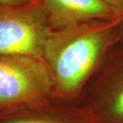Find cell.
<instances>
[{
  "label": "cell",
  "mask_w": 123,
  "mask_h": 123,
  "mask_svg": "<svg viewBox=\"0 0 123 123\" xmlns=\"http://www.w3.org/2000/svg\"><path fill=\"white\" fill-rule=\"evenodd\" d=\"M105 44L104 32L91 27L52 31L44 47L45 62L59 87L75 91L95 65Z\"/></svg>",
  "instance_id": "1"
},
{
  "label": "cell",
  "mask_w": 123,
  "mask_h": 123,
  "mask_svg": "<svg viewBox=\"0 0 123 123\" xmlns=\"http://www.w3.org/2000/svg\"><path fill=\"white\" fill-rule=\"evenodd\" d=\"M47 16L37 5L0 7V55L42 58L52 33Z\"/></svg>",
  "instance_id": "2"
},
{
  "label": "cell",
  "mask_w": 123,
  "mask_h": 123,
  "mask_svg": "<svg viewBox=\"0 0 123 123\" xmlns=\"http://www.w3.org/2000/svg\"><path fill=\"white\" fill-rule=\"evenodd\" d=\"M54 79L41 58L0 55V106L30 101L46 95Z\"/></svg>",
  "instance_id": "3"
},
{
  "label": "cell",
  "mask_w": 123,
  "mask_h": 123,
  "mask_svg": "<svg viewBox=\"0 0 123 123\" xmlns=\"http://www.w3.org/2000/svg\"><path fill=\"white\" fill-rule=\"evenodd\" d=\"M44 8L53 22L61 26L92 19L111 17L115 12L102 0H44Z\"/></svg>",
  "instance_id": "4"
},
{
  "label": "cell",
  "mask_w": 123,
  "mask_h": 123,
  "mask_svg": "<svg viewBox=\"0 0 123 123\" xmlns=\"http://www.w3.org/2000/svg\"><path fill=\"white\" fill-rule=\"evenodd\" d=\"M35 0H0V7H17L30 4Z\"/></svg>",
  "instance_id": "5"
},
{
  "label": "cell",
  "mask_w": 123,
  "mask_h": 123,
  "mask_svg": "<svg viewBox=\"0 0 123 123\" xmlns=\"http://www.w3.org/2000/svg\"><path fill=\"white\" fill-rule=\"evenodd\" d=\"M114 109L117 115L123 117V89L115 98Z\"/></svg>",
  "instance_id": "6"
},
{
  "label": "cell",
  "mask_w": 123,
  "mask_h": 123,
  "mask_svg": "<svg viewBox=\"0 0 123 123\" xmlns=\"http://www.w3.org/2000/svg\"><path fill=\"white\" fill-rule=\"evenodd\" d=\"M6 123H61L50 120H41V119H26V120H13Z\"/></svg>",
  "instance_id": "7"
},
{
  "label": "cell",
  "mask_w": 123,
  "mask_h": 123,
  "mask_svg": "<svg viewBox=\"0 0 123 123\" xmlns=\"http://www.w3.org/2000/svg\"><path fill=\"white\" fill-rule=\"evenodd\" d=\"M102 1L106 2L115 10L123 9V0H102Z\"/></svg>",
  "instance_id": "8"
}]
</instances>
